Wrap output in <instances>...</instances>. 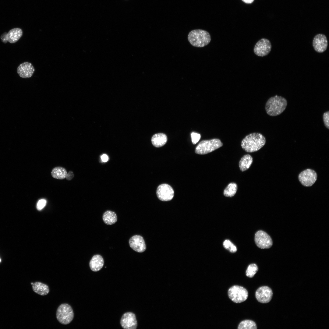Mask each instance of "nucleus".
Instances as JSON below:
<instances>
[{"mask_svg":"<svg viewBox=\"0 0 329 329\" xmlns=\"http://www.w3.org/2000/svg\"><path fill=\"white\" fill-rule=\"evenodd\" d=\"M23 35V31L19 28H16L10 30L7 34L8 41L10 43L17 42Z\"/></svg>","mask_w":329,"mask_h":329,"instance_id":"17","label":"nucleus"},{"mask_svg":"<svg viewBox=\"0 0 329 329\" xmlns=\"http://www.w3.org/2000/svg\"><path fill=\"white\" fill-rule=\"evenodd\" d=\"M273 296L271 289L267 286H262L259 288L255 292V297L260 302L265 303L269 302Z\"/></svg>","mask_w":329,"mask_h":329,"instance_id":"12","label":"nucleus"},{"mask_svg":"<svg viewBox=\"0 0 329 329\" xmlns=\"http://www.w3.org/2000/svg\"><path fill=\"white\" fill-rule=\"evenodd\" d=\"M35 69L32 64L28 62L21 63L17 69V73L19 76L24 78L31 77Z\"/></svg>","mask_w":329,"mask_h":329,"instance_id":"15","label":"nucleus"},{"mask_svg":"<svg viewBox=\"0 0 329 329\" xmlns=\"http://www.w3.org/2000/svg\"><path fill=\"white\" fill-rule=\"evenodd\" d=\"M0 261H1V260H0Z\"/></svg>","mask_w":329,"mask_h":329,"instance_id":"35","label":"nucleus"},{"mask_svg":"<svg viewBox=\"0 0 329 329\" xmlns=\"http://www.w3.org/2000/svg\"><path fill=\"white\" fill-rule=\"evenodd\" d=\"M188 39L193 46L201 48L208 45L211 39L210 35L207 31L201 29H195L189 32Z\"/></svg>","mask_w":329,"mask_h":329,"instance_id":"3","label":"nucleus"},{"mask_svg":"<svg viewBox=\"0 0 329 329\" xmlns=\"http://www.w3.org/2000/svg\"><path fill=\"white\" fill-rule=\"evenodd\" d=\"M46 203V201L45 200L42 199L39 200L37 203V209L38 210L42 209L45 206Z\"/></svg>","mask_w":329,"mask_h":329,"instance_id":"29","label":"nucleus"},{"mask_svg":"<svg viewBox=\"0 0 329 329\" xmlns=\"http://www.w3.org/2000/svg\"><path fill=\"white\" fill-rule=\"evenodd\" d=\"M74 176V175L73 172L71 171H70L67 174L65 178L68 180H71L73 178Z\"/></svg>","mask_w":329,"mask_h":329,"instance_id":"31","label":"nucleus"},{"mask_svg":"<svg viewBox=\"0 0 329 329\" xmlns=\"http://www.w3.org/2000/svg\"><path fill=\"white\" fill-rule=\"evenodd\" d=\"M254 240L256 245L262 249L269 248L273 244L271 237L266 232L262 230H259L256 232Z\"/></svg>","mask_w":329,"mask_h":329,"instance_id":"8","label":"nucleus"},{"mask_svg":"<svg viewBox=\"0 0 329 329\" xmlns=\"http://www.w3.org/2000/svg\"><path fill=\"white\" fill-rule=\"evenodd\" d=\"M258 270V267L256 264H251L247 268L246 271V275L248 277L252 278L254 276Z\"/></svg>","mask_w":329,"mask_h":329,"instance_id":"25","label":"nucleus"},{"mask_svg":"<svg viewBox=\"0 0 329 329\" xmlns=\"http://www.w3.org/2000/svg\"><path fill=\"white\" fill-rule=\"evenodd\" d=\"M238 329H256L257 326L253 320H246L242 321L238 325Z\"/></svg>","mask_w":329,"mask_h":329,"instance_id":"24","label":"nucleus"},{"mask_svg":"<svg viewBox=\"0 0 329 329\" xmlns=\"http://www.w3.org/2000/svg\"><path fill=\"white\" fill-rule=\"evenodd\" d=\"M313 46L316 52L320 53L324 52L326 50L328 46L326 36L322 34L316 35L313 39Z\"/></svg>","mask_w":329,"mask_h":329,"instance_id":"14","label":"nucleus"},{"mask_svg":"<svg viewBox=\"0 0 329 329\" xmlns=\"http://www.w3.org/2000/svg\"><path fill=\"white\" fill-rule=\"evenodd\" d=\"M7 33L6 32H5L0 37L2 42L5 44L7 43L8 41L7 38Z\"/></svg>","mask_w":329,"mask_h":329,"instance_id":"30","label":"nucleus"},{"mask_svg":"<svg viewBox=\"0 0 329 329\" xmlns=\"http://www.w3.org/2000/svg\"><path fill=\"white\" fill-rule=\"evenodd\" d=\"M120 324L125 329H135L137 326V323L135 314L128 312L124 313L120 320Z\"/></svg>","mask_w":329,"mask_h":329,"instance_id":"11","label":"nucleus"},{"mask_svg":"<svg viewBox=\"0 0 329 329\" xmlns=\"http://www.w3.org/2000/svg\"><path fill=\"white\" fill-rule=\"evenodd\" d=\"M317 177V173L314 170L308 168L303 171L299 174L298 179L303 186L310 187L316 182Z\"/></svg>","mask_w":329,"mask_h":329,"instance_id":"7","label":"nucleus"},{"mask_svg":"<svg viewBox=\"0 0 329 329\" xmlns=\"http://www.w3.org/2000/svg\"><path fill=\"white\" fill-rule=\"evenodd\" d=\"M271 47V43L269 40L262 38L256 43L254 46L253 51L257 56L263 57L269 53Z\"/></svg>","mask_w":329,"mask_h":329,"instance_id":"9","label":"nucleus"},{"mask_svg":"<svg viewBox=\"0 0 329 329\" xmlns=\"http://www.w3.org/2000/svg\"><path fill=\"white\" fill-rule=\"evenodd\" d=\"M191 136L192 142L194 144L198 142L201 138L200 134L192 132Z\"/></svg>","mask_w":329,"mask_h":329,"instance_id":"27","label":"nucleus"},{"mask_svg":"<svg viewBox=\"0 0 329 329\" xmlns=\"http://www.w3.org/2000/svg\"><path fill=\"white\" fill-rule=\"evenodd\" d=\"M253 161V158L250 155L247 154L243 156L239 163L240 170L242 172L247 170L251 165Z\"/></svg>","mask_w":329,"mask_h":329,"instance_id":"21","label":"nucleus"},{"mask_svg":"<svg viewBox=\"0 0 329 329\" xmlns=\"http://www.w3.org/2000/svg\"><path fill=\"white\" fill-rule=\"evenodd\" d=\"M51 174L54 178L62 179L66 178L67 173L65 168L61 167H57L53 169Z\"/></svg>","mask_w":329,"mask_h":329,"instance_id":"22","label":"nucleus"},{"mask_svg":"<svg viewBox=\"0 0 329 329\" xmlns=\"http://www.w3.org/2000/svg\"><path fill=\"white\" fill-rule=\"evenodd\" d=\"M102 219L104 222L107 225H111L115 223L117 221L116 214L111 210H107L103 214Z\"/></svg>","mask_w":329,"mask_h":329,"instance_id":"20","label":"nucleus"},{"mask_svg":"<svg viewBox=\"0 0 329 329\" xmlns=\"http://www.w3.org/2000/svg\"><path fill=\"white\" fill-rule=\"evenodd\" d=\"M33 283H33V282H32V283H31V284L32 285L33 284Z\"/></svg>","mask_w":329,"mask_h":329,"instance_id":"34","label":"nucleus"},{"mask_svg":"<svg viewBox=\"0 0 329 329\" xmlns=\"http://www.w3.org/2000/svg\"><path fill=\"white\" fill-rule=\"evenodd\" d=\"M167 136L164 133H160L155 134L151 138V142L154 147H159L164 145L167 141Z\"/></svg>","mask_w":329,"mask_h":329,"instance_id":"18","label":"nucleus"},{"mask_svg":"<svg viewBox=\"0 0 329 329\" xmlns=\"http://www.w3.org/2000/svg\"><path fill=\"white\" fill-rule=\"evenodd\" d=\"M32 285L33 291L40 295H47L49 292L48 286L41 282H35L33 283Z\"/></svg>","mask_w":329,"mask_h":329,"instance_id":"19","label":"nucleus"},{"mask_svg":"<svg viewBox=\"0 0 329 329\" xmlns=\"http://www.w3.org/2000/svg\"><path fill=\"white\" fill-rule=\"evenodd\" d=\"M101 158L102 161L104 162H107L108 159V156L105 154H103L101 156Z\"/></svg>","mask_w":329,"mask_h":329,"instance_id":"32","label":"nucleus"},{"mask_svg":"<svg viewBox=\"0 0 329 329\" xmlns=\"http://www.w3.org/2000/svg\"><path fill=\"white\" fill-rule=\"evenodd\" d=\"M323 120L325 126L329 129V111H328L323 114Z\"/></svg>","mask_w":329,"mask_h":329,"instance_id":"28","label":"nucleus"},{"mask_svg":"<svg viewBox=\"0 0 329 329\" xmlns=\"http://www.w3.org/2000/svg\"><path fill=\"white\" fill-rule=\"evenodd\" d=\"M266 142V138L262 134L254 133L246 136L242 141L241 146L246 151L251 153L260 150L265 145Z\"/></svg>","mask_w":329,"mask_h":329,"instance_id":"1","label":"nucleus"},{"mask_svg":"<svg viewBox=\"0 0 329 329\" xmlns=\"http://www.w3.org/2000/svg\"><path fill=\"white\" fill-rule=\"evenodd\" d=\"M104 264V260L102 257L99 254L94 256L89 263L91 270L94 272L100 271Z\"/></svg>","mask_w":329,"mask_h":329,"instance_id":"16","label":"nucleus"},{"mask_svg":"<svg viewBox=\"0 0 329 329\" xmlns=\"http://www.w3.org/2000/svg\"><path fill=\"white\" fill-rule=\"evenodd\" d=\"M287 100L281 96L275 95L270 98L265 105L267 114L270 116H276L282 113L286 108Z\"/></svg>","mask_w":329,"mask_h":329,"instance_id":"2","label":"nucleus"},{"mask_svg":"<svg viewBox=\"0 0 329 329\" xmlns=\"http://www.w3.org/2000/svg\"><path fill=\"white\" fill-rule=\"evenodd\" d=\"M223 246L225 249L229 250L231 253H234L237 251L236 246L229 240H225L223 243Z\"/></svg>","mask_w":329,"mask_h":329,"instance_id":"26","label":"nucleus"},{"mask_svg":"<svg viewBox=\"0 0 329 329\" xmlns=\"http://www.w3.org/2000/svg\"><path fill=\"white\" fill-rule=\"evenodd\" d=\"M156 194L160 200L168 201L172 199L174 196V191L171 186L167 184H163L158 187Z\"/></svg>","mask_w":329,"mask_h":329,"instance_id":"10","label":"nucleus"},{"mask_svg":"<svg viewBox=\"0 0 329 329\" xmlns=\"http://www.w3.org/2000/svg\"><path fill=\"white\" fill-rule=\"evenodd\" d=\"M56 315L58 322L65 325L69 324L74 317V313L72 307L67 303L61 304L58 306Z\"/></svg>","mask_w":329,"mask_h":329,"instance_id":"5","label":"nucleus"},{"mask_svg":"<svg viewBox=\"0 0 329 329\" xmlns=\"http://www.w3.org/2000/svg\"><path fill=\"white\" fill-rule=\"evenodd\" d=\"M223 145L218 139H213L201 141L196 147L195 152L199 154H205L218 149Z\"/></svg>","mask_w":329,"mask_h":329,"instance_id":"4","label":"nucleus"},{"mask_svg":"<svg viewBox=\"0 0 329 329\" xmlns=\"http://www.w3.org/2000/svg\"><path fill=\"white\" fill-rule=\"evenodd\" d=\"M244 2L247 3H252L254 0H242Z\"/></svg>","mask_w":329,"mask_h":329,"instance_id":"33","label":"nucleus"},{"mask_svg":"<svg viewBox=\"0 0 329 329\" xmlns=\"http://www.w3.org/2000/svg\"><path fill=\"white\" fill-rule=\"evenodd\" d=\"M237 189V185L235 183H231L224 189V195L226 197H232L236 194Z\"/></svg>","mask_w":329,"mask_h":329,"instance_id":"23","label":"nucleus"},{"mask_svg":"<svg viewBox=\"0 0 329 329\" xmlns=\"http://www.w3.org/2000/svg\"><path fill=\"white\" fill-rule=\"evenodd\" d=\"M129 244L133 250L138 253H143L146 249L143 238L139 235H135L131 237L129 240Z\"/></svg>","mask_w":329,"mask_h":329,"instance_id":"13","label":"nucleus"},{"mask_svg":"<svg viewBox=\"0 0 329 329\" xmlns=\"http://www.w3.org/2000/svg\"><path fill=\"white\" fill-rule=\"evenodd\" d=\"M228 294L229 299L236 303L245 301L248 296V292L245 288L237 285L230 287L228 291Z\"/></svg>","mask_w":329,"mask_h":329,"instance_id":"6","label":"nucleus"}]
</instances>
